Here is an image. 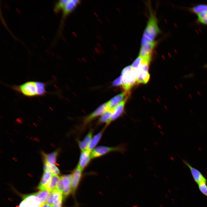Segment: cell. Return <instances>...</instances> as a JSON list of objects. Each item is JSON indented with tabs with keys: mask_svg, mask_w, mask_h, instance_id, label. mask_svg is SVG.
<instances>
[{
	"mask_svg": "<svg viewBox=\"0 0 207 207\" xmlns=\"http://www.w3.org/2000/svg\"><path fill=\"white\" fill-rule=\"evenodd\" d=\"M124 148L121 146L114 147L100 146L95 148L91 152L92 159L95 158L102 156L108 153L113 152H123Z\"/></svg>",
	"mask_w": 207,
	"mask_h": 207,
	"instance_id": "4",
	"label": "cell"
},
{
	"mask_svg": "<svg viewBox=\"0 0 207 207\" xmlns=\"http://www.w3.org/2000/svg\"><path fill=\"white\" fill-rule=\"evenodd\" d=\"M113 109H109L104 113L99 118L98 121V124L105 123L106 124L110 119L112 115Z\"/></svg>",
	"mask_w": 207,
	"mask_h": 207,
	"instance_id": "24",
	"label": "cell"
},
{
	"mask_svg": "<svg viewBox=\"0 0 207 207\" xmlns=\"http://www.w3.org/2000/svg\"><path fill=\"white\" fill-rule=\"evenodd\" d=\"M56 189L62 193L64 190V188L62 181L60 178L57 185Z\"/></svg>",
	"mask_w": 207,
	"mask_h": 207,
	"instance_id": "33",
	"label": "cell"
},
{
	"mask_svg": "<svg viewBox=\"0 0 207 207\" xmlns=\"http://www.w3.org/2000/svg\"><path fill=\"white\" fill-rule=\"evenodd\" d=\"M191 11L197 14L201 13L207 12V5L200 4L193 7Z\"/></svg>",
	"mask_w": 207,
	"mask_h": 207,
	"instance_id": "26",
	"label": "cell"
},
{
	"mask_svg": "<svg viewBox=\"0 0 207 207\" xmlns=\"http://www.w3.org/2000/svg\"><path fill=\"white\" fill-rule=\"evenodd\" d=\"M138 71L137 69H132L128 73H121L122 86L125 91L128 92L137 82Z\"/></svg>",
	"mask_w": 207,
	"mask_h": 207,
	"instance_id": "3",
	"label": "cell"
},
{
	"mask_svg": "<svg viewBox=\"0 0 207 207\" xmlns=\"http://www.w3.org/2000/svg\"><path fill=\"white\" fill-rule=\"evenodd\" d=\"M42 207H53L52 206L49 205L46 203H45L43 204Z\"/></svg>",
	"mask_w": 207,
	"mask_h": 207,
	"instance_id": "34",
	"label": "cell"
},
{
	"mask_svg": "<svg viewBox=\"0 0 207 207\" xmlns=\"http://www.w3.org/2000/svg\"><path fill=\"white\" fill-rule=\"evenodd\" d=\"M91 159V152L87 150L81 151L77 166L83 171L89 164Z\"/></svg>",
	"mask_w": 207,
	"mask_h": 207,
	"instance_id": "10",
	"label": "cell"
},
{
	"mask_svg": "<svg viewBox=\"0 0 207 207\" xmlns=\"http://www.w3.org/2000/svg\"><path fill=\"white\" fill-rule=\"evenodd\" d=\"M93 131H90L82 141L78 142V146L81 151L87 150L92 138Z\"/></svg>",
	"mask_w": 207,
	"mask_h": 207,
	"instance_id": "17",
	"label": "cell"
},
{
	"mask_svg": "<svg viewBox=\"0 0 207 207\" xmlns=\"http://www.w3.org/2000/svg\"><path fill=\"white\" fill-rule=\"evenodd\" d=\"M127 92L125 91L116 95L111 99L107 102L109 109H113L128 97L127 96Z\"/></svg>",
	"mask_w": 207,
	"mask_h": 207,
	"instance_id": "14",
	"label": "cell"
},
{
	"mask_svg": "<svg viewBox=\"0 0 207 207\" xmlns=\"http://www.w3.org/2000/svg\"><path fill=\"white\" fill-rule=\"evenodd\" d=\"M52 175L49 171H44L38 188L40 190L46 189L45 187L50 181Z\"/></svg>",
	"mask_w": 207,
	"mask_h": 207,
	"instance_id": "16",
	"label": "cell"
},
{
	"mask_svg": "<svg viewBox=\"0 0 207 207\" xmlns=\"http://www.w3.org/2000/svg\"><path fill=\"white\" fill-rule=\"evenodd\" d=\"M13 89L28 97L37 96L36 81H28L20 85L12 87Z\"/></svg>",
	"mask_w": 207,
	"mask_h": 207,
	"instance_id": "2",
	"label": "cell"
},
{
	"mask_svg": "<svg viewBox=\"0 0 207 207\" xmlns=\"http://www.w3.org/2000/svg\"><path fill=\"white\" fill-rule=\"evenodd\" d=\"M80 1L78 0H68L62 10V19L64 18L72 12L80 3Z\"/></svg>",
	"mask_w": 207,
	"mask_h": 207,
	"instance_id": "11",
	"label": "cell"
},
{
	"mask_svg": "<svg viewBox=\"0 0 207 207\" xmlns=\"http://www.w3.org/2000/svg\"><path fill=\"white\" fill-rule=\"evenodd\" d=\"M109 109L107 102L101 105L93 112L84 118L82 124V127H85L92 120L99 116H101Z\"/></svg>",
	"mask_w": 207,
	"mask_h": 207,
	"instance_id": "6",
	"label": "cell"
},
{
	"mask_svg": "<svg viewBox=\"0 0 207 207\" xmlns=\"http://www.w3.org/2000/svg\"><path fill=\"white\" fill-rule=\"evenodd\" d=\"M50 192L49 190L44 189L34 193V194L39 198L42 203L44 204L46 203Z\"/></svg>",
	"mask_w": 207,
	"mask_h": 207,
	"instance_id": "23",
	"label": "cell"
},
{
	"mask_svg": "<svg viewBox=\"0 0 207 207\" xmlns=\"http://www.w3.org/2000/svg\"><path fill=\"white\" fill-rule=\"evenodd\" d=\"M183 163L189 169L193 179L198 185L204 183H207L206 179L198 170L192 166L186 160H182Z\"/></svg>",
	"mask_w": 207,
	"mask_h": 207,
	"instance_id": "7",
	"label": "cell"
},
{
	"mask_svg": "<svg viewBox=\"0 0 207 207\" xmlns=\"http://www.w3.org/2000/svg\"><path fill=\"white\" fill-rule=\"evenodd\" d=\"M53 191H51L48 197L46 203L52 206L53 203Z\"/></svg>",
	"mask_w": 207,
	"mask_h": 207,
	"instance_id": "31",
	"label": "cell"
},
{
	"mask_svg": "<svg viewBox=\"0 0 207 207\" xmlns=\"http://www.w3.org/2000/svg\"><path fill=\"white\" fill-rule=\"evenodd\" d=\"M36 84L37 96H43L47 92L45 90V84L40 82L36 81Z\"/></svg>",
	"mask_w": 207,
	"mask_h": 207,
	"instance_id": "25",
	"label": "cell"
},
{
	"mask_svg": "<svg viewBox=\"0 0 207 207\" xmlns=\"http://www.w3.org/2000/svg\"><path fill=\"white\" fill-rule=\"evenodd\" d=\"M107 126L106 125L99 133L92 137L87 150L91 152L95 148L101 139Z\"/></svg>",
	"mask_w": 207,
	"mask_h": 207,
	"instance_id": "15",
	"label": "cell"
},
{
	"mask_svg": "<svg viewBox=\"0 0 207 207\" xmlns=\"http://www.w3.org/2000/svg\"><path fill=\"white\" fill-rule=\"evenodd\" d=\"M53 191V207H62L63 194L61 192L55 189Z\"/></svg>",
	"mask_w": 207,
	"mask_h": 207,
	"instance_id": "18",
	"label": "cell"
},
{
	"mask_svg": "<svg viewBox=\"0 0 207 207\" xmlns=\"http://www.w3.org/2000/svg\"><path fill=\"white\" fill-rule=\"evenodd\" d=\"M156 44L154 41L145 45L141 46L139 52V55L141 57L152 56V51Z\"/></svg>",
	"mask_w": 207,
	"mask_h": 207,
	"instance_id": "13",
	"label": "cell"
},
{
	"mask_svg": "<svg viewBox=\"0 0 207 207\" xmlns=\"http://www.w3.org/2000/svg\"><path fill=\"white\" fill-rule=\"evenodd\" d=\"M67 1L68 0H61L58 1L54 6V11L57 13L62 10Z\"/></svg>",
	"mask_w": 207,
	"mask_h": 207,
	"instance_id": "27",
	"label": "cell"
},
{
	"mask_svg": "<svg viewBox=\"0 0 207 207\" xmlns=\"http://www.w3.org/2000/svg\"><path fill=\"white\" fill-rule=\"evenodd\" d=\"M43 204L33 193L24 196L18 207H42Z\"/></svg>",
	"mask_w": 207,
	"mask_h": 207,
	"instance_id": "5",
	"label": "cell"
},
{
	"mask_svg": "<svg viewBox=\"0 0 207 207\" xmlns=\"http://www.w3.org/2000/svg\"><path fill=\"white\" fill-rule=\"evenodd\" d=\"M60 179L64 188L63 196L64 199L72 191L71 175L69 174L63 175L60 177Z\"/></svg>",
	"mask_w": 207,
	"mask_h": 207,
	"instance_id": "9",
	"label": "cell"
},
{
	"mask_svg": "<svg viewBox=\"0 0 207 207\" xmlns=\"http://www.w3.org/2000/svg\"><path fill=\"white\" fill-rule=\"evenodd\" d=\"M150 75L148 71H138L137 83L146 84L149 81Z\"/></svg>",
	"mask_w": 207,
	"mask_h": 207,
	"instance_id": "21",
	"label": "cell"
},
{
	"mask_svg": "<svg viewBox=\"0 0 207 207\" xmlns=\"http://www.w3.org/2000/svg\"><path fill=\"white\" fill-rule=\"evenodd\" d=\"M149 9L150 16L143 35L150 42H152L154 41V39L160 31L157 25L155 14L151 9L149 8Z\"/></svg>",
	"mask_w": 207,
	"mask_h": 207,
	"instance_id": "1",
	"label": "cell"
},
{
	"mask_svg": "<svg viewBox=\"0 0 207 207\" xmlns=\"http://www.w3.org/2000/svg\"><path fill=\"white\" fill-rule=\"evenodd\" d=\"M198 20L200 23L207 25V12L198 14Z\"/></svg>",
	"mask_w": 207,
	"mask_h": 207,
	"instance_id": "28",
	"label": "cell"
},
{
	"mask_svg": "<svg viewBox=\"0 0 207 207\" xmlns=\"http://www.w3.org/2000/svg\"><path fill=\"white\" fill-rule=\"evenodd\" d=\"M122 80L120 76L116 78L112 83V85L114 86H122Z\"/></svg>",
	"mask_w": 207,
	"mask_h": 207,
	"instance_id": "32",
	"label": "cell"
},
{
	"mask_svg": "<svg viewBox=\"0 0 207 207\" xmlns=\"http://www.w3.org/2000/svg\"><path fill=\"white\" fill-rule=\"evenodd\" d=\"M142 60V57L139 56L132 63L131 66L133 69H137L141 64Z\"/></svg>",
	"mask_w": 207,
	"mask_h": 207,
	"instance_id": "29",
	"label": "cell"
},
{
	"mask_svg": "<svg viewBox=\"0 0 207 207\" xmlns=\"http://www.w3.org/2000/svg\"><path fill=\"white\" fill-rule=\"evenodd\" d=\"M44 171H49L52 175H58L60 174V171L57 167L55 165H51L44 162L43 165Z\"/></svg>",
	"mask_w": 207,
	"mask_h": 207,
	"instance_id": "22",
	"label": "cell"
},
{
	"mask_svg": "<svg viewBox=\"0 0 207 207\" xmlns=\"http://www.w3.org/2000/svg\"><path fill=\"white\" fill-rule=\"evenodd\" d=\"M128 97L113 108L111 116L106 125L108 126L112 122L117 119L122 114Z\"/></svg>",
	"mask_w": 207,
	"mask_h": 207,
	"instance_id": "8",
	"label": "cell"
},
{
	"mask_svg": "<svg viewBox=\"0 0 207 207\" xmlns=\"http://www.w3.org/2000/svg\"><path fill=\"white\" fill-rule=\"evenodd\" d=\"M60 178L58 175H52L50 181L45 187V189L50 191L55 189Z\"/></svg>",
	"mask_w": 207,
	"mask_h": 207,
	"instance_id": "20",
	"label": "cell"
},
{
	"mask_svg": "<svg viewBox=\"0 0 207 207\" xmlns=\"http://www.w3.org/2000/svg\"><path fill=\"white\" fill-rule=\"evenodd\" d=\"M58 153L57 150L47 154H43L45 162L49 164L55 165Z\"/></svg>",
	"mask_w": 207,
	"mask_h": 207,
	"instance_id": "19",
	"label": "cell"
},
{
	"mask_svg": "<svg viewBox=\"0 0 207 207\" xmlns=\"http://www.w3.org/2000/svg\"><path fill=\"white\" fill-rule=\"evenodd\" d=\"M207 183H204L198 185L199 189L200 191L207 198Z\"/></svg>",
	"mask_w": 207,
	"mask_h": 207,
	"instance_id": "30",
	"label": "cell"
},
{
	"mask_svg": "<svg viewBox=\"0 0 207 207\" xmlns=\"http://www.w3.org/2000/svg\"><path fill=\"white\" fill-rule=\"evenodd\" d=\"M82 171L77 166L71 174L72 177V190L75 191L77 188L82 175Z\"/></svg>",
	"mask_w": 207,
	"mask_h": 207,
	"instance_id": "12",
	"label": "cell"
}]
</instances>
